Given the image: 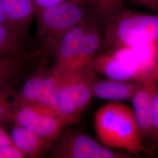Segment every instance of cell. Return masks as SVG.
<instances>
[{
  "mask_svg": "<svg viewBox=\"0 0 158 158\" xmlns=\"http://www.w3.org/2000/svg\"><path fill=\"white\" fill-rule=\"evenodd\" d=\"M94 123L96 135L104 145L131 155L148 152L129 106L114 102L107 104L97 111Z\"/></svg>",
  "mask_w": 158,
  "mask_h": 158,
  "instance_id": "1",
  "label": "cell"
},
{
  "mask_svg": "<svg viewBox=\"0 0 158 158\" xmlns=\"http://www.w3.org/2000/svg\"><path fill=\"white\" fill-rule=\"evenodd\" d=\"M53 69L59 83L57 118L64 127L76 123L89 106L96 73L91 65L73 70Z\"/></svg>",
  "mask_w": 158,
  "mask_h": 158,
  "instance_id": "2",
  "label": "cell"
},
{
  "mask_svg": "<svg viewBox=\"0 0 158 158\" xmlns=\"http://www.w3.org/2000/svg\"><path fill=\"white\" fill-rule=\"evenodd\" d=\"M104 44L110 49L158 40V15L123 8L104 25Z\"/></svg>",
  "mask_w": 158,
  "mask_h": 158,
  "instance_id": "3",
  "label": "cell"
},
{
  "mask_svg": "<svg viewBox=\"0 0 158 158\" xmlns=\"http://www.w3.org/2000/svg\"><path fill=\"white\" fill-rule=\"evenodd\" d=\"M88 4L68 1L36 11V38L41 48L52 55L63 36L87 18Z\"/></svg>",
  "mask_w": 158,
  "mask_h": 158,
  "instance_id": "4",
  "label": "cell"
},
{
  "mask_svg": "<svg viewBox=\"0 0 158 158\" xmlns=\"http://www.w3.org/2000/svg\"><path fill=\"white\" fill-rule=\"evenodd\" d=\"M49 157L53 158H127V153L115 150L83 132L73 130L62 132L53 142Z\"/></svg>",
  "mask_w": 158,
  "mask_h": 158,
  "instance_id": "5",
  "label": "cell"
},
{
  "mask_svg": "<svg viewBox=\"0 0 158 158\" xmlns=\"http://www.w3.org/2000/svg\"><path fill=\"white\" fill-rule=\"evenodd\" d=\"M40 67L19 92L23 107L38 106L50 108L57 113L59 80L53 69L48 71L45 66Z\"/></svg>",
  "mask_w": 158,
  "mask_h": 158,
  "instance_id": "6",
  "label": "cell"
},
{
  "mask_svg": "<svg viewBox=\"0 0 158 158\" xmlns=\"http://www.w3.org/2000/svg\"><path fill=\"white\" fill-rule=\"evenodd\" d=\"M14 123L53 143L62 132L63 126L54 110L38 106H27L17 114Z\"/></svg>",
  "mask_w": 158,
  "mask_h": 158,
  "instance_id": "7",
  "label": "cell"
},
{
  "mask_svg": "<svg viewBox=\"0 0 158 158\" xmlns=\"http://www.w3.org/2000/svg\"><path fill=\"white\" fill-rule=\"evenodd\" d=\"M132 97V111L143 139L151 138V118L158 90V72L143 79Z\"/></svg>",
  "mask_w": 158,
  "mask_h": 158,
  "instance_id": "8",
  "label": "cell"
},
{
  "mask_svg": "<svg viewBox=\"0 0 158 158\" xmlns=\"http://www.w3.org/2000/svg\"><path fill=\"white\" fill-rule=\"evenodd\" d=\"M110 52L145 75L158 72V40L140 45L113 49Z\"/></svg>",
  "mask_w": 158,
  "mask_h": 158,
  "instance_id": "9",
  "label": "cell"
},
{
  "mask_svg": "<svg viewBox=\"0 0 158 158\" xmlns=\"http://www.w3.org/2000/svg\"><path fill=\"white\" fill-rule=\"evenodd\" d=\"M91 66L96 73L102 74L108 79L141 82L149 76L121 61L110 52L96 55Z\"/></svg>",
  "mask_w": 158,
  "mask_h": 158,
  "instance_id": "10",
  "label": "cell"
},
{
  "mask_svg": "<svg viewBox=\"0 0 158 158\" xmlns=\"http://www.w3.org/2000/svg\"><path fill=\"white\" fill-rule=\"evenodd\" d=\"M90 20L89 17L87 18L63 36L52 55L55 59L54 68L59 69H69Z\"/></svg>",
  "mask_w": 158,
  "mask_h": 158,
  "instance_id": "11",
  "label": "cell"
},
{
  "mask_svg": "<svg viewBox=\"0 0 158 158\" xmlns=\"http://www.w3.org/2000/svg\"><path fill=\"white\" fill-rule=\"evenodd\" d=\"M29 31L14 28L0 23V56H17L28 55L38 49Z\"/></svg>",
  "mask_w": 158,
  "mask_h": 158,
  "instance_id": "12",
  "label": "cell"
},
{
  "mask_svg": "<svg viewBox=\"0 0 158 158\" xmlns=\"http://www.w3.org/2000/svg\"><path fill=\"white\" fill-rule=\"evenodd\" d=\"M102 35L99 24L91 19L79 44L77 53L68 69L73 70L91 65L102 44Z\"/></svg>",
  "mask_w": 158,
  "mask_h": 158,
  "instance_id": "13",
  "label": "cell"
},
{
  "mask_svg": "<svg viewBox=\"0 0 158 158\" xmlns=\"http://www.w3.org/2000/svg\"><path fill=\"white\" fill-rule=\"evenodd\" d=\"M11 137L14 144L25 158H40L50 149L53 143L33 131L17 124L12 129Z\"/></svg>",
  "mask_w": 158,
  "mask_h": 158,
  "instance_id": "14",
  "label": "cell"
},
{
  "mask_svg": "<svg viewBox=\"0 0 158 158\" xmlns=\"http://www.w3.org/2000/svg\"><path fill=\"white\" fill-rule=\"evenodd\" d=\"M140 83L132 81H125L106 79L96 80L93 89V96L102 100L122 101L131 100Z\"/></svg>",
  "mask_w": 158,
  "mask_h": 158,
  "instance_id": "15",
  "label": "cell"
},
{
  "mask_svg": "<svg viewBox=\"0 0 158 158\" xmlns=\"http://www.w3.org/2000/svg\"><path fill=\"white\" fill-rule=\"evenodd\" d=\"M41 57L39 51L17 56H0V85L5 86L19 77ZM6 87V86H5Z\"/></svg>",
  "mask_w": 158,
  "mask_h": 158,
  "instance_id": "16",
  "label": "cell"
},
{
  "mask_svg": "<svg viewBox=\"0 0 158 158\" xmlns=\"http://www.w3.org/2000/svg\"><path fill=\"white\" fill-rule=\"evenodd\" d=\"M6 14L17 28L29 31L36 16V10L32 0H1Z\"/></svg>",
  "mask_w": 158,
  "mask_h": 158,
  "instance_id": "17",
  "label": "cell"
},
{
  "mask_svg": "<svg viewBox=\"0 0 158 158\" xmlns=\"http://www.w3.org/2000/svg\"><path fill=\"white\" fill-rule=\"evenodd\" d=\"M126 0H89L90 7L94 20L105 25L108 20L123 8Z\"/></svg>",
  "mask_w": 158,
  "mask_h": 158,
  "instance_id": "18",
  "label": "cell"
},
{
  "mask_svg": "<svg viewBox=\"0 0 158 158\" xmlns=\"http://www.w3.org/2000/svg\"><path fill=\"white\" fill-rule=\"evenodd\" d=\"M22 107L19 93L8 89L0 96V123L14 122L17 114Z\"/></svg>",
  "mask_w": 158,
  "mask_h": 158,
  "instance_id": "19",
  "label": "cell"
},
{
  "mask_svg": "<svg viewBox=\"0 0 158 158\" xmlns=\"http://www.w3.org/2000/svg\"><path fill=\"white\" fill-rule=\"evenodd\" d=\"M23 153L14 144L0 147V158H25Z\"/></svg>",
  "mask_w": 158,
  "mask_h": 158,
  "instance_id": "20",
  "label": "cell"
},
{
  "mask_svg": "<svg viewBox=\"0 0 158 158\" xmlns=\"http://www.w3.org/2000/svg\"><path fill=\"white\" fill-rule=\"evenodd\" d=\"M34 3L35 7L36 10V11L40 10L42 9H44L46 8H48L52 6H55L59 4H61L63 2H68V1H77L84 2L87 4H89V0H32Z\"/></svg>",
  "mask_w": 158,
  "mask_h": 158,
  "instance_id": "21",
  "label": "cell"
},
{
  "mask_svg": "<svg viewBox=\"0 0 158 158\" xmlns=\"http://www.w3.org/2000/svg\"><path fill=\"white\" fill-rule=\"evenodd\" d=\"M151 138L158 141V90L155 97L152 113Z\"/></svg>",
  "mask_w": 158,
  "mask_h": 158,
  "instance_id": "22",
  "label": "cell"
},
{
  "mask_svg": "<svg viewBox=\"0 0 158 158\" xmlns=\"http://www.w3.org/2000/svg\"><path fill=\"white\" fill-rule=\"evenodd\" d=\"M131 1L151 13L158 15V0H131Z\"/></svg>",
  "mask_w": 158,
  "mask_h": 158,
  "instance_id": "23",
  "label": "cell"
},
{
  "mask_svg": "<svg viewBox=\"0 0 158 158\" xmlns=\"http://www.w3.org/2000/svg\"><path fill=\"white\" fill-rule=\"evenodd\" d=\"M0 23L5 25L6 26L18 29L15 28L10 22V21L9 20L8 18L7 17V15L6 14V10L5 8L3 6V4L2 2V1L0 0ZM21 30V29H19Z\"/></svg>",
  "mask_w": 158,
  "mask_h": 158,
  "instance_id": "24",
  "label": "cell"
},
{
  "mask_svg": "<svg viewBox=\"0 0 158 158\" xmlns=\"http://www.w3.org/2000/svg\"><path fill=\"white\" fill-rule=\"evenodd\" d=\"M14 144L11 135L0 126V147Z\"/></svg>",
  "mask_w": 158,
  "mask_h": 158,
  "instance_id": "25",
  "label": "cell"
},
{
  "mask_svg": "<svg viewBox=\"0 0 158 158\" xmlns=\"http://www.w3.org/2000/svg\"><path fill=\"white\" fill-rule=\"evenodd\" d=\"M7 89H8V88L6 87L0 85V96H2Z\"/></svg>",
  "mask_w": 158,
  "mask_h": 158,
  "instance_id": "26",
  "label": "cell"
},
{
  "mask_svg": "<svg viewBox=\"0 0 158 158\" xmlns=\"http://www.w3.org/2000/svg\"></svg>",
  "mask_w": 158,
  "mask_h": 158,
  "instance_id": "27",
  "label": "cell"
}]
</instances>
